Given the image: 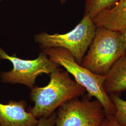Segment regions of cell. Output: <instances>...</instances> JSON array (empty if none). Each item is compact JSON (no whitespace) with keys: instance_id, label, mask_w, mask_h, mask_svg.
<instances>
[{"instance_id":"6da1fadb","label":"cell","mask_w":126,"mask_h":126,"mask_svg":"<svg viewBox=\"0 0 126 126\" xmlns=\"http://www.w3.org/2000/svg\"><path fill=\"white\" fill-rule=\"evenodd\" d=\"M86 90L67 71L59 67L50 74L49 83L44 87H34L31 89V99L34 105L30 110L36 118L48 117L56 109L72 99L85 94Z\"/></svg>"},{"instance_id":"7a4b0ae2","label":"cell","mask_w":126,"mask_h":126,"mask_svg":"<svg viewBox=\"0 0 126 126\" xmlns=\"http://www.w3.org/2000/svg\"><path fill=\"white\" fill-rule=\"evenodd\" d=\"M126 52V45L121 32L96 27L94 36L81 65L95 74L105 76Z\"/></svg>"},{"instance_id":"3957f363","label":"cell","mask_w":126,"mask_h":126,"mask_svg":"<svg viewBox=\"0 0 126 126\" xmlns=\"http://www.w3.org/2000/svg\"><path fill=\"white\" fill-rule=\"evenodd\" d=\"M42 50L51 61L71 74L75 80L86 89L89 97H94L99 101L106 115L113 116L115 111L114 106L104 88L105 76L95 74L78 63L72 55L65 49L51 48Z\"/></svg>"},{"instance_id":"277c9868","label":"cell","mask_w":126,"mask_h":126,"mask_svg":"<svg viewBox=\"0 0 126 126\" xmlns=\"http://www.w3.org/2000/svg\"><path fill=\"white\" fill-rule=\"evenodd\" d=\"M96 27L92 20L84 16L72 30L64 34H50L42 32L34 36L41 49L60 48L68 50L77 63L81 64L95 35Z\"/></svg>"},{"instance_id":"5b68a950","label":"cell","mask_w":126,"mask_h":126,"mask_svg":"<svg viewBox=\"0 0 126 126\" xmlns=\"http://www.w3.org/2000/svg\"><path fill=\"white\" fill-rule=\"evenodd\" d=\"M0 60H8L13 65L11 70L1 72V82L23 85L31 89L34 87L37 77L43 74H50L60 66L43 51L36 59H23L16 55H9L0 48Z\"/></svg>"},{"instance_id":"8992f818","label":"cell","mask_w":126,"mask_h":126,"mask_svg":"<svg viewBox=\"0 0 126 126\" xmlns=\"http://www.w3.org/2000/svg\"><path fill=\"white\" fill-rule=\"evenodd\" d=\"M72 99L59 108L55 126H101L106 114L99 100Z\"/></svg>"},{"instance_id":"52a82bcc","label":"cell","mask_w":126,"mask_h":126,"mask_svg":"<svg viewBox=\"0 0 126 126\" xmlns=\"http://www.w3.org/2000/svg\"><path fill=\"white\" fill-rule=\"evenodd\" d=\"M26 108L24 100L0 103V126H36L38 120Z\"/></svg>"},{"instance_id":"ba28073f","label":"cell","mask_w":126,"mask_h":126,"mask_svg":"<svg viewBox=\"0 0 126 126\" xmlns=\"http://www.w3.org/2000/svg\"><path fill=\"white\" fill-rule=\"evenodd\" d=\"M92 20L96 27L120 32L126 29V0H117L112 7L101 10Z\"/></svg>"},{"instance_id":"9c48e42d","label":"cell","mask_w":126,"mask_h":126,"mask_svg":"<svg viewBox=\"0 0 126 126\" xmlns=\"http://www.w3.org/2000/svg\"><path fill=\"white\" fill-rule=\"evenodd\" d=\"M104 88L110 96L126 90V52L114 64L105 76Z\"/></svg>"},{"instance_id":"30bf717a","label":"cell","mask_w":126,"mask_h":126,"mask_svg":"<svg viewBox=\"0 0 126 126\" xmlns=\"http://www.w3.org/2000/svg\"><path fill=\"white\" fill-rule=\"evenodd\" d=\"M117 1V0H86L84 15L92 20L101 10L112 7Z\"/></svg>"},{"instance_id":"8fae6325","label":"cell","mask_w":126,"mask_h":126,"mask_svg":"<svg viewBox=\"0 0 126 126\" xmlns=\"http://www.w3.org/2000/svg\"><path fill=\"white\" fill-rule=\"evenodd\" d=\"M114 106L115 111L113 117L120 126H126V101L119 95L109 96Z\"/></svg>"},{"instance_id":"7c38bea8","label":"cell","mask_w":126,"mask_h":126,"mask_svg":"<svg viewBox=\"0 0 126 126\" xmlns=\"http://www.w3.org/2000/svg\"><path fill=\"white\" fill-rule=\"evenodd\" d=\"M57 120V113H54L48 117H42L36 126H54Z\"/></svg>"},{"instance_id":"4fadbf2b","label":"cell","mask_w":126,"mask_h":126,"mask_svg":"<svg viewBox=\"0 0 126 126\" xmlns=\"http://www.w3.org/2000/svg\"><path fill=\"white\" fill-rule=\"evenodd\" d=\"M101 126H120L113 115H107Z\"/></svg>"},{"instance_id":"5bb4252c","label":"cell","mask_w":126,"mask_h":126,"mask_svg":"<svg viewBox=\"0 0 126 126\" xmlns=\"http://www.w3.org/2000/svg\"><path fill=\"white\" fill-rule=\"evenodd\" d=\"M121 32L122 33V38H123V41H124L126 46V29L123 30Z\"/></svg>"},{"instance_id":"9a60e30c","label":"cell","mask_w":126,"mask_h":126,"mask_svg":"<svg viewBox=\"0 0 126 126\" xmlns=\"http://www.w3.org/2000/svg\"><path fill=\"white\" fill-rule=\"evenodd\" d=\"M62 4H63L67 1V0H59Z\"/></svg>"},{"instance_id":"2e32d148","label":"cell","mask_w":126,"mask_h":126,"mask_svg":"<svg viewBox=\"0 0 126 126\" xmlns=\"http://www.w3.org/2000/svg\"><path fill=\"white\" fill-rule=\"evenodd\" d=\"M1 0H0V1H1Z\"/></svg>"},{"instance_id":"e0dca14e","label":"cell","mask_w":126,"mask_h":126,"mask_svg":"<svg viewBox=\"0 0 126 126\" xmlns=\"http://www.w3.org/2000/svg\"></svg>"}]
</instances>
